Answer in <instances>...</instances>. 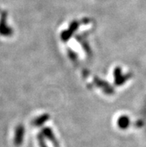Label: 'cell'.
<instances>
[{"instance_id":"5b68a950","label":"cell","mask_w":146,"mask_h":147,"mask_svg":"<svg viewBox=\"0 0 146 147\" xmlns=\"http://www.w3.org/2000/svg\"><path fill=\"white\" fill-rule=\"evenodd\" d=\"M38 141H39L40 147H47L46 144H45V141L43 140V138L41 135L38 136Z\"/></svg>"},{"instance_id":"277c9868","label":"cell","mask_w":146,"mask_h":147,"mask_svg":"<svg viewBox=\"0 0 146 147\" xmlns=\"http://www.w3.org/2000/svg\"><path fill=\"white\" fill-rule=\"evenodd\" d=\"M120 120H121V125H119V126L122 127V128H125V127L128 126V118H126V117L122 118Z\"/></svg>"},{"instance_id":"7a4b0ae2","label":"cell","mask_w":146,"mask_h":147,"mask_svg":"<svg viewBox=\"0 0 146 147\" xmlns=\"http://www.w3.org/2000/svg\"><path fill=\"white\" fill-rule=\"evenodd\" d=\"M23 135H24V129L22 126L19 125L16 129V132H15V138L13 143L16 146H20L22 145V140H23Z\"/></svg>"},{"instance_id":"6da1fadb","label":"cell","mask_w":146,"mask_h":147,"mask_svg":"<svg viewBox=\"0 0 146 147\" xmlns=\"http://www.w3.org/2000/svg\"><path fill=\"white\" fill-rule=\"evenodd\" d=\"M6 18H7V13L3 11L1 13L0 17V34L2 36H11L13 33V31L6 23Z\"/></svg>"},{"instance_id":"3957f363","label":"cell","mask_w":146,"mask_h":147,"mask_svg":"<svg viewBox=\"0 0 146 147\" xmlns=\"http://www.w3.org/2000/svg\"><path fill=\"white\" fill-rule=\"evenodd\" d=\"M44 134L47 138L49 139L51 141H52V144H53V146L54 147H60L59 144H58V142H57V139L55 138V137L54 136L53 133H52V130L51 129H44V131H43Z\"/></svg>"}]
</instances>
